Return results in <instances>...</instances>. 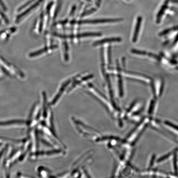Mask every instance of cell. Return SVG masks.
I'll return each mask as SVG.
<instances>
[{
  "instance_id": "6da1fadb",
  "label": "cell",
  "mask_w": 178,
  "mask_h": 178,
  "mask_svg": "<svg viewBox=\"0 0 178 178\" xmlns=\"http://www.w3.org/2000/svg\"><path fill=\"white\" fill-rule=\"evenodd\" d=\"M0 64L1 66V70L7 75L11 76L12 74L18 78H24V74L17 67L11 64L1 57H0Z\"/></svg>"
},
{
  "instance_id": "7a4b0ae2",
  "label": "cell",
  "mask_w": 178,
  "mask_h": 178,
  "mask_svg": "<svg viewBox=\"0 0 178 178\" xmlns=\"http://www.w3.org/2000/svg\"><path fill=\"white\" fill-rule=\"evenodd\" d=\"M123 20L122 18L115 19H98L94 20H85L77 21H72V24H97L109 23V22H120Z\"/></svg>"
},
{
  "instance_id": "3957f363",
  "label": "cell",
  "mask_w": 178,
  "mask_h": 178,
  "mask_svg": "<svg viewBox=\"0 0 178 178\" xmlns=\"http://www.w3.org/2000/svg\"><path fill=\"white\" fill-rule=\"evenodd\" d=\"M54 35L56 37H59L61 38H84V37H99L102 35L101 33H93V32H88V33H79L76 35H63L57 34L55 33Z\"/></svg>"
},
{
  "instance_id": "277c9868",
  "label": "cell",
  "mask_w": 178,
  "mask_h": 178,
  "mask_svg": "<svg viewBox=\"0 0 178 178\" xmlns=\"http://www.w3.org/2000/svg\"><path fill=\"white\" fill-rule=\"evenodd\" d=\"M24 125H27V121L22 119H12L0 122V127H13L17 126H23Z\"/></svg>"
},
{
  "instance_id": "5b68a950",
  "label": "cell",
  "mask_w": 178,
  "mask_h": 178,
  "mask_svg": "<svg viewBox=\"0 0 178 178\" xmlns=\"http://www.w3.org/2000/svg\"><path fill=\"white\" fill-rule=\"evenodd\" d=\"M42 0H38L37 2L31 5L30 7H28L27 9V10L24 11L23 12L21 13L20 14L18 15L17 16V18L16 19V23H19L22 20V19L26 15L28 14L29 12L32 11V10L34 9L36 7L38 6L42 2Z\"/></svg>"
},
{
  "instance_id": "8992f818",
  "label": "cell",
  "mask_w": 178,
  "mask_h": 178,
  "mask_svg": "<svg viewBox=\"0 0 178 178\" xmlns=\"http://www.w3.org/2000/svg\"><path fill=\"white\" fill-rule=\"evenodd\" d=\"M176 148L173 149L171 151L169 152L168 153H167L165 155H163V156L160 157L157 160L155 161V165L157 164H160L165 163V162L167 161V160H170V159H172L174 153L176 150Z\"/></svg>"
},
{
  "instance_id": "52a82bcc",
  "label": "cell",
  "mask_w": 178,
  "mask_h": 178,
  "mask_svg": "<svg viewBox=\"0 0 178 178\" xmlns=\"http://www.w3.org/2000/svg\"><path fill=\"white\" fill-rule=\"evenodd\" d=\"M162 124L171 132L178 135V125L169 120H165L161 122Z\"/></svg>"
},
{
  "instance_id": "ba28073f",
  "label": "cell",
  "mask_w": 178,
  "mask_h": 178,
  "mask_svg": "<svg viewBox=\"0 0 178 178\" xmlns=\"http://www.w3.org/2000/svg\"><path fill=\"white\" fill-rule=\"evenodd\" d=\"M122 41L121 38L119 37H114V38H104L101 40L97 41L93 43V46L102 45L105 43H112V42H119Z\"/></svg>"
},
{
  "instance_id": "9c48e42d",
  "label": "cell",
  "mask_w": 178,
  "mask_h": 178,
  "mask_svg": "<svg viewBox=\"0 0 178 178\" xmlns=\"http://www.w3.org/2000/svg\"><path fill=\"white\" fill-rule=\"evenodd\" d=\"M71 81H72L71 80H68L63 83L60 89L59 92H58V94H57V95L54 97V99H53V101H52L51 102V105L53 106L54 105V104L57 102L59 100V98H60L62 94H63V92H64L65 89V88L68 85L71 83Z\"/></svg>"
},
{
  "instance_id": "30bf717a",
  "label": "cell",
  "mask_w": 178,
  "mask_h": 178,
  "mask_svg": "<svg viewBox=\"0 0 178 178\" xmlns=\"http://www.w3.org/2000/svg\"><path fill=\"white\" fill-rule=\"evenodd\" d=\"M142 20V18L141 16H138L137 18L136 24L135 29H134V34L133 35L132 42L133 43H135L137 40L138 35L140 32Z\"/></svg>"
},
{
  "instance_id": "8fae6325",
  "label": "cell",
  "mask_w": 178,
  "mask_h": 178,
  "mask_svg": "<svg viewBox=\"0 0 178 178\" xmlns=\"http://www.w3.org/2000/svg\"><path fill=\"white\" fill-rule=\"evenodd\" d=\"M170 0H165L163 4L161 6L158 12L156 17V23L157 24L160 23L161 21V19L164 13L166 11L168 7V5L169 4Z\"/></svg>"
},
{
  "instance_id": "7c38bea8",
  "label": "cell",
  "mask_w": 178,
  "mask_h": 178,
  "mask_svg": "<svg viewBox=\"0 0 178 178\" xmlns=\"http://www.w3.org/2000/svg\"><path fill=\"white\" fill-rule=\"evenodd\" d=\"M118 64V85H119V96L121 98H123L124 96V89H123V79L121 75L120 69Z\"/></svg>"
},
{
  "instance_id": "4fadbf2b",
  "label": "cell",
  "mask_w": 178,
  "mask_h": 178,
  "mask_svg": "<svg viewBox=\"0 0 178 178\" xmlns=\"http://www.w3.org/2000/svg\"><path fill=\"white\" fill-rule=\"evenodd\" d=\"M57 48H58V46H53L50 47H46V48L41 49L40 50L31 53L30 54H29V57L30 58H34V57H38V56L44 54L45 53L49 50V49L53 50Z\"/></svg>"
},
{
  "instance_id": "5bb4252c",
  "label": "cell",
  "mask_w": 178,
  "mask_h": 178,
  "mask_svg": "<svg viewBox=\"0 0 178 178\" xmlns=\"http://www.w3.org/2000/svg\"><path fill=\"white\" fill-rule=\"evenodd\" d=\"M172 159V169L174 173L178 174V149L176 148L174 153Z\"/></svg>"
},
{
  "instance_id": "9a60e30c",
  "label": "cell",
  "mask_w": 178,
  "mask_h": 178,
  "mask_svg": "<svg viewBox=\"0 0 178 178\" xmlns=\"http://www.w3.org/2000/svg\"><path fill=\"white\" fill-rule=\"evenodd\" d=\"M155 106H156V101L154 99H152L150 102L148 109L147 113L149 117L153 118V115L155 113Z\"/></svg>"
},
{
  "instance_id": "2e32d148",
  "label": "cell",
  "mask_w": 178,
  "mask_h": 178,
  "mask_svg": "<svg viewBox=\"0 0 178 178\" xmlns=\"http://www.w3.org/2000/svg\"><path fill=\"white\" fill-rule=\"evenodd\" d=\"M93 75H90L88 76H87L83 77V78H82L81 80H77L76 81L73 83V84L72 85V86H71V88H70V89H68V92L72 90L73 88H74L76 86V85L80 84L81 82L88 80H89V79H91V78H93Z\"/></svg>"
},
{
  "instance_id": "e0dca14e",
  "label": "cell",
  "mask_w": 178,
  "mask_h": 178,
  "mask_svg": "<svg viewBox=\"0 0 178 178\" xmlns=\"http://www.w3.org/2000/svg\"><path fill=\"white\" fill-rule=\"evenodd\" d=\"M43 115L45 118H46L48 115V112H47V95L45 92L43 93Z\"/></svg>"
},
{
  "instance_id": "ac0fdd59",
  "label": "cell",
  "mask_w": 178,
  "mask_h": 178,
  "mask_svg": "<svg viewBox=\"0 0 178 178\" xmlns=\"http://www.w3.org/2000/svg\"><path fill=\"white\" fill-rule=\"evenodd\" d=\"M155 161H156V156L155 154H153L149 159L147 169L152 168L155 165Z\"/></svg>"
},
{
  "instance_id": "d6986e66",
  "label": "cell",
  "mask_w": 178,
  "mask_h": 178,
  "mask_svg": "<svg viewBox=\"0 0 178 178\" xmlns=\"http://www.w3.org/2000/svg\"><path fill=\"white\" fill-rule=\"evenodd\" d=\"M178 30V27H172V28H168L167 29L165 30L162 32H160V34H159V36H163L164 35H166L168 33H170V32H173V31H176Z\"/></svg>"
},
{
  "instance_id": "ffe728a7",
  "label": "cell",
  "mask_w": 178,
  "mask_h": 178,
  "mask_svg": "<svg viewBox=\"0 0 178 178\" xmlns=\"http://www.w3.org/2000/svg\"><path fill=\"white\" fill-rule=\"evenodd\" d=\"M33 1H34V0H30V1H27V2H26V3H25L24 4L22 5V6H21L18 9L17 11H18V12H20V11H23V10L26 8V7H28V6L31 4Z\"/></svg>"
},
{
  "instance_id": "44dd1931",
  "label": "cell",
  "mask_w": 178,
  "mask_h": 178,
  "mask_svg": "<svg viewBox=\"0 0 178 178\" xmlns=\"http://www.w3.org/2000/svg\"><path fill=\"white\" fill-rule=\"evenodd\" d=\"M64 57L65 60L66 61H68L69 57H68V45L67 42H64Z\"/></svg>"
},
{
  "instance_id": "7402d4cb",
  "label": "cell",
  "mask_w": 178,
  "mask_h": 178,
  "mask_svg": "<svg viewBox=\"0 0 178 178\" xmlns=\"http://www.w3.org/2000/svg\"><path fill=\"white\" fill-rule=\"evenodd\" d=\"M43 14H41L40 18V20L38 23V32H41L42 28H43Z\"/></svg>"
},
{
  "instance_id": "603a6c76",
  "label": "cell",
  "mask_w": 178,
  "mask_h": 178,
  "mask_svg": "<svg viewBox=\"0 0 178 178\" xmlns=\"http://www.w3.org/2000/svg\"><path fill=\"white\" fill-rule=\"evenodd\" d=\"M132 53L133 54H137L139 55H145L146 53L145 52L142 51L138 50H137L132 49L131 50Z\"/></svg>"
},
{
  "instance_id": "cb8c5ba5",
  "label": "cell",
  "mask_w": 178,
  "mask_h": 178,
  "mask_svg": "<svg viewBox=\"0 0 178 178\" xmlns=\"http://www.w3.org/2000/svg\"><path fill=\"white\" fill-rule=\"evenodd\" d=\"M108 60L109 64L111 63V48L109 46L108 48Z\"/></svg>"
},
{
  "instance_id": "d4e9b609",
  "label": "cell",
  "mask_w": 178,
  "mask_h": 178,
  "mask_svg": "<svg viewBox=\"0 0 178 178\" xmlns=\"http://www.w3.org/2000/svg\"><path fill=\"white\" fill-rule=\"evenodd\" d=\"M0 16H1V18L4 21L5 23L6 24H8V20L7 19V17L3 13L2 11L1 10V9H0Z\"/></svg>"
},
{
  "instance_id": "484cf974",
  "label": "cell",
  "mask_w": 178,
  "mask_h": 178,
  "mask_svg": "<svg viewBox=\"0 0 178 178\" xmlns=\"http://www.w3.org/2000/svg\"><path fill=\"white\" fill-rule=\"evenodd\" d=\"M96 11V10L95 9H92L89 10V11H86V12H84V13L82 14V16L88 15H90V14L95 12Z\"/></svg>"
},
{
  "instance_id": "4316f807",
  "label": "cell",
  "mask_w": 178,
  "mask_h": 178,
  "mask_svg": "<svg viewBox=\"0 0 178 178\" xmlns=\"http://www.w3.org/2000/svg\"><path fill=\"white\" fill-rule=\"evenodd\" d=\"M0 6H1V8L4 10V11H6V6H5L4 4V2H2V0H0Z\"/></svg>"
},
{
  "instance_id": "83f0119b",
  "label": "cell",
  "mask_w": 178,
  "mask_h": 178,
  "mask_svg": "<svg viewBox=\"0 0 178 178\" xmlns=\"http://www.w3.org/2000/svg\"><path fill=\"white\" fill-rule=\"evenodd\" d=\"M75 9H76V6H74L73 7V8H72V11L71 12L70 15H72V14L73 13V12H74V11H75Z\"/></svg>"
},
{
  "instance_id": "f1b7e54d",
  "label": "cell",
  "mask_w": 178,
  "mask_h": 178,
  "mask_svg": "<svg viewBox=\"0 0 178 178\" xmlns=\"http://www.w3.org/2000/svg\"><path fill=\"white\" fill-rule=\"evenodd\" d=\"M171 1L174 3L177 4H178V0H171Z\"/></svg>"
},
{
  "instance_id": "f546056e",
  "label": "cell",
  "mask_w": 178,
  "mask_h": 178,
  "mask_svg": "<svg viewBox=\"0 0 178 178\" xmlns=\"http://www.w3.org/2000/svg\"><path fill=\"white\" fill-rule=\"evenodd\" d=\"M1 77H2V75H1V73H0V78H1Z\"/></svg>"
}]
</instances>
